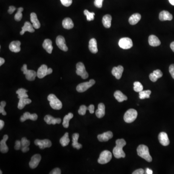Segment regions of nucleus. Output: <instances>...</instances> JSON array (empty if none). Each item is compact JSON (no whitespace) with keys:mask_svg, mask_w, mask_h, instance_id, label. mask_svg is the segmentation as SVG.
<instances>
[{"mask_svg":"<svg viewBox=\"0 0 174 174\" xmlns=\"http://www.w3.org/2000/svg\"><path fill=\"white\" fill-rule=\"evenodd\" d=\"M56 44L57 45L59 48L64 51H67L68 50V48L66 44V40L63 36L59 35L56 38Z\"/></svg>","mask_w":174,"mask_h":174,"instance_id":"10","label":"nucleus"},{"mask_svg":"<svg viewBox=\"0 0 174 174\" xmlns=\"http://www.w3.org/2000/svg\"><path fill=\"white\" fill-rule=\"evenodd\" d=\"M89 48L92 53L96 54L98 52L97 41L95 38H92L89 42Z\"/></svg>","mask_w":174,"mask_h":174,"instance_id":"27","label":"nucleus"},{"mask_svg":"<svg viewBox=\"0 0 174 174\" xmlns=\"http://www.w3.org/2000/svg\"><path fill=\"white\" fill-rule=\"evenodd\" d=\"M84 14L86 16L87 20L88 21H91L94 19L95 13L94 12H90L88 10H85Z\"/></svg>","mask_w":174,"mask_h":174,"instance_id":"38","label":"nucleus"},{"mask_svg":"<svg viewBox=\"0 0 174 174\" xmlns=\"http://www.w3.org/2000/svg\"><path fill=\"white\" fill-rule=\"evenodd\" d=\"M48 68L45 64H43L38 69L37 76L39 78H43L48 75Z\"/></svg>","mask_w":174,"mask_h":174,"instance_id":"14","label":"nucleus"},{"mask_svg":"<svg viewBox=\"0 0 174 174\" xmlns=\"http://www.w3.org/2000/svg\"><path fill=\"white\" fill-rule=\"evenodd\" d=\"M112 16L110 15H106L103 16L102 23L105 28H109L111 26Z\"/></svg>","mask_w":174,"mask_h":174,"instance_id":"31","label":"nucleus"},{"mask_svg":"<svg viewBox=\"0 0 174 174\" xmlns=\"http://www.w3.org/2000/svg\"><path fill=\"white\" fill-rule=\"evenodd\" d=\"M61 3L66 7L70 6L72 4V0H60Z\"/></svg>","mask_w":174,"mask_h":174,"instance_id":"44","label":"nucleus"},{"mask_svg":"<svg viewBox=\"0 0 174 174\" xmlns=\"http://www.w3.org/2000/svg\"><path fill=\"white\" fill-rule=\"evenodd\" d=\"M34 27H33V25L31 24L30 22L26 21L25 22L24 25L22 27V30L20 32V35H23L26 32H29L30 33H34Z\"/></svg>","mask_w":174,"mask_h":174,"instance_id":"20","label":"nucleus"},{"mask_svg":"<svg viewBox=\"0 0 174 174\" xmlns=\"http://www.w3.org/2000/svg\"><path fill=\"white\" fill-rule=\"evenodd\" d=\"M76 73L78 76H80L84 80L89 77V74L86 71L85 67L82 62H78L76 64Z\"/></svg>","mask_w":174,"mask_h":174,"instance_id":"7","label":"nucleus"},{"mask_svg":"<svg viewBox=\"0 0 174 174\" xmlns=\"http://www.w3.org/2000/svg\"><path fill=\"white\" fill-rule=\"evenodd\" d=\"M5 125V123L2 120H0V130H2Z\"/></svg>","mask_w":174,"mask_h":174,"instance_id":"55","label":"nucleus"},{"mask_svg":"<svg viewBox=\"0 0 174 174\" xmlns=\"http://www.w3.org/2000/svg\"><path fill=\"white\" fill-rule=\"evenodd\" d=\"M74 26V23L70 18H66L62 21V26L66 29H71Z\"/></svg>","mask_w":174,"mask_h":174,"instance_id":"30","label":"nucleus"},{"mask_svg":"<svg viewBox=\"0 0 174 174\" xmlns=\"http://www.w3.org/2000/svg\"><path fill=\"white\" fill-rule=\"evenodd\" d=\"M114 96L119 102H123V101L127 100V97L120 91H115Z\"/></svg>","mask_w":174,"mask_h":174,"instance_id":"32","label":"nucleus"},{"mask_svg":"<svg viewBox=\"0 0 174 174\" xmlns=\"http://www.w3.org/2000/svg\"><path fill=\"white\" fill-rule=\"evenodd\" d=\"M173 19V16L167 11H162L159 14V20L161 21L171 20Z\"/></svg>","mask_w":174,"mask_h":174,"instance_id":"21","label":"nucleus"},{"mask_svg":"<svg viewBox=\"0 0 174 174\" xmlns=\"http://www.w3.org/2000/svg\"><path fill=\"white\" fill-rule=\"evenodd\" d=\"M146 174H153V171L152 170L150 169V168H147Z\"/></svg>","mask_w":174,"mask_h":174,"instance_id":"56","label":"nucleus"},{"mask_svg":"<svg viewBox=\"0 0 174 174\" xmlns=\"http://www.w3.org/2000/svg\"><path fill=\"white\" fill-rule=\"evenodd\" d=\"M38 119L37 115L36 114H31L29 112H26L23 114V115L20 117V121L21 122H25L27 119H31V120H37Z\"/></svg>","mask_w":174,"mask_h":174,"instance_id":"18","label":"nucleus"},{"mask_svg":"<svg viewBox=\"0 0 174 174\" xmlns=\"http://www.w3.org/2000/svg\"><path fill=\"white\" fill-rule=\"evenodd\" d=\"M70 140L69 138V134L66 133L64 136L60 139V143L62 147H66L69 144Z\"/></svg>","mask_w":174,"mask_h":174,"instance_id":"35","label":"nucleus"},{"mask_svg":"<svg viewBox=\"0 0 174 174\" xmlns=\"http://www.w3.org/2000/svg\"><path fill=\"white\" fill-rule=\"evenodd\" d=\"M50 106L55 110H60L62 107V103L53 94H50L48 97Z\"/></svg>","mask_w":174,"mask_h":174,"instance_id":"3","label":"nucleus"},{"mask_svg":"<svg viewBox=\"0 0 174 174\" xmlns=\"http://www.w3.org/2000/svg\"><path fill=\"white\" fill-rule=\"evenodd\" d=\"M89 111H90V113H94V105H91L89 106Z\"/></svg>","mask_w":174,"mask_h":174,"instance_id":"53","label":"nucleus"},{"mask_svg":"<svg viewBox=\"0 0 174 174\" xmlns=\"http://www.w3.org/2000/svg\"><path fill=\"white\" fill-rule=\"evenodd\" d=\"M0 174H2V172L1 170L0 171Z\"/></svg>","mask_w":174,"mask_h":174,"instance_id":"61","label":"nucleus"},{"mask_svg":"<svg viewBox=\"0 0 174 174\" xmlns=\"http://www.w3.org/2000/svg\"><path fill=\"white\" fill-rule=\"evenodd\" d=\"M145 172L144 170L143 169H139L136 170L132 173L133 174H143Z\"/></svg>","mask_w":174,"mask_h":174,"instance_id":"51","label":"nucleus"},{"mask_svg":"<svg viewBox=\"0 0 174 174\" xmlns=\"http://www.w3.org/2000/svg\"><path fill=\"white\" fill-rule=\"evenodd\" d=\"M148 43L152 47H157L161 44V41L156 36L151 35L148 37Z\"/></svg>","mask_w":174,"mask_h":174,"instance_id":"25","label":"nucleus"},{"mask_svg":"<svg viewBox=\"0 0 174 174\" xmlns=\"http://www.w3.org/2000/svg\"><path fill=\"white\" fill-rule=\"evenodd\" d=\"M170 3L174 6V0H169Z\"/></svg>","mask_w":174,"mask_h":174,"instance_id":"60","label":"nucleus"},{"mask_svg":"<svg viewBox=\"0 0 174 174\" xmlns=\"http://www.w3.org/2000/svg\"><path fill=\"white\" fill-rule=\"evenodd\" d=\"M16 8L14 6H10L9 7V9L8 10V12L9 14H12L14 13V11L16 10Z\"/></svg>","mask_w":174,"mask_h":174,"instance_id":"52","label":"nucleus"},{"mask_svg":"<svg viewBox=\"0 0 174 174\" xmlns=\"http://www.w3.org/2000/svg\"><path fill=\"white\" fill-rule=\"evenodd\" d=\"M153 73H154L155 75L157 76L158 78H161V77H162V72L161 70H159V69H157V70H155L153 72Z\"/></svg>","mask_w":174,"mask_h":174,"instance_id":"47","label":"nucleus"},{"mask_svg":"<svg viewBox=\"0 0 174 174\" xmlns=\"http://www.w3.org/2000/svg\"><path fill=\"white\" fill-rule=\"evenodd\" d=\"M30 21L32 23L33 27L34 29H38L41 26L40 22L38 20L37 16L35 13H32L30 15Z\"/></svg>","mask_w":174,"mask_h":174,"instance_id":"23","label":"nucleus"},{"mask_svg":"<svg viewBox=\"0 0 174 174\" xmlns=\"http://www.w3.org/2000/svg\"><path fill=\"white\" fill-rule=\"evenodd\" d=\"M137 152L138 155L145 159V160L148 162L152 161V157L150 155L148 147L146 145H139L137 148Z\"/></svg>","mask_w":174,"mask_h":174,"instance_id":"2","label":"nucleus"},{"mask_svg":"<svg viewBox=\"0 0 174 174\" xmlns=\"http://www.w3.org/2000/svg\"><path fill=\"white\" fill-rule=\"evenodd\" d=\"M43 47L47 51V52L49 54H51L53 50L52 43L51 40L49 39H45L43 44Z\"/></svg>","mask_w":174,"mask_h":174,"instance_id":"26","label":"nucleus"},{"mask_svg":"<svg viewBox=\"0 0 174 174\" xmlns=\"http://www.w3.org/2000/svg\"><path fill=\"white\" fill-rule=\"evenodd\" d=\"M20 45H21V43L20 41H13L10 44L9 48L11 50V51L15 53L19 52L21 49Z\"/></svg>","mask_w":174,"mask_h":174,"instance_id":"19","label":"nucleus"},{"mask_svg":"<svg viewBox=\"0 0 174 174\" xmlns=\"http://www.w3.org/2000/svg\"><path fill=\"white\" fill-rule=\"evenodd\" d=\"M119 45L123 49H128L132 47L133 44L132 40L130 38L124 37L119 40Z\"/></svg>","mask_w":174,"mask_h":174,"instance_id":"9","label":"nucleus"},{"mask_svg":"<svg viewBox=\"0 0 174 174\" xmlns=\"http://www.w3.org/2000/svg\"><path fill=\"white\" fill-rule=\"evenodd\" d=\"M31 103H32V100L28 98L20 99L18 103V108L19 109H22L24 108L26 105L30 104Z\"/></svg>","mask_w":174,"mask_h":174,"instance_id":"33","label":"nucleus"},{"mask_svg":"<svg viewBox=\"0 0 174 174\" xmlns=\"http://www.w3.org/2000/svg\"><path fill=\"white\" fill-rule=\"evenodd\" d=\"M170 48L171 49H172V51L174 52V41L171 43Z\"/></svg>","mask_w":174,"mask_h":174,"instance_id":"58","label":"nucleus"},{"mask_svg":"<svg viewBox=\"0 0 174 174\" xmlns=\"http://www.w3.org/2000/svg\"><path fill=\"white\" fill-rule=\"evenodd\" d=\"M41 156L40 154H35L32 157L29 162V166L30 168L34 169L38 165L39 162L41 161Z\"/></svg>","mask_w":174,"mask_h":174,"instance_id":"12","label":"nucleus"},{"mask_svg":"<svg viewBox=\"0 0 174 174\" xmlns=\"http://www.w3.org/2000/svg\"><path fill=\"white\" fill-rule=\"evenodd\" d=\"M158 139L161 144H162V146H167L169 144V139L166 133L161 132L159 133Z\"/></svg>","mask_w":174,"mask_h":174,"instance_id":"13","label":"nucleus"},{"mask_svg":"<svg viewBox=\"0 0 174 174\" xmlns=\"http://www.w3.org/2000/svg\"><path fill=\"white\" fill-rule=\"evenodd\" d=\"M133 86H134L133 90L136 92H139L143 90V87L141 83L138 82V81L134 82L133 83Z\"/></svg>","mask_w":174,"mask_h":174,"instance_id":"40","label":"nucleus"},{"mask_svg":"<svg viewBox=\"0 0 174 174\" xmlns=\"http://www.w3.org/2000/svg\"><path fill=\"white\" fill-rule=\"evenodd\" d=\"M34 144L36 146H38L40 149H44L46 147H49L51 146V142L48 139L39 140L36 139L34 141Z\"/></svg>","mask_w":174,"mask_h":174,"instance_id":"11","label":"nucleus"},{"mask_svg":"<svg viewBox=\"0 0 174 174\" xmlns=\"http://www.w3.org/2000/svg\"><path fill=\"white\" fill-rule=\"evenodd\" d=\"M87 110H89V107H87L85 105H81L78 111V114L80 115H85Z\"/></svg>","mask_w":174,"mask_h":174,"instance_id":"41","label":"nucleus"},{"mask_svg":"<svg viewBox=\"0 0 174 174\" xmlns=\"http://www.w3.org/2000/svg\"><path fill=\"white\" fill-rule=\"evenodd\" d=\"M50 174H61V170L60 168H56L54 169L52 171H51Z\"/></svg>","mask_w":174,"mask_h":174,"instance_id":"50","label":"nucleus"},{"mask_svg":"<svg viewBox=\"0 0 174 174\" xmlns=\"http://www.w3.org/2000/svg\"><path fill=\"white\" fill-rule=\"evenodd\" d=\"M80 135L78 133H75L72 136V146L77 150H80L82 147V145L78 143V139Z\"/></svg>","mask_w":174,"mask_h":174,"instance_id":"28","label":"nucleus"},{"mask_svg":"<svg viewBox=\"0 0 174 174\" xmlns=\"http://www.w3.org/2000/svg\"><path fill=\"white\" fill-rule=\"evenodd\" d=\"M23 11V8L22 7H20L18 8V11L16 12V14L15 15V20L16 21H20L21 20L22 18V12Z\"/></svg>","mask_w":174,"mask_h":174,"instance_id":"39","label":"nucleus"},{"mask_svg":"<svg viewBox=\"0 0 174 174\" xmlns=\"http://www.w3.org/2000/svg\"><path fill=\"white\" fill-rule=\"evenodd\" d=\"M113 134L112 132L108 131L102 134H99L97 136V138L100 142H106L111 139L113 137Z\"/></svg>","mask_w":174,"mask_h":174,"instance_id":"16","label":"nucleus"},{"mask_svg":"<svg viewBox=\"0 0 174 174\" xmlns=\"http://www.w3.org/2000/svg\"><path fill=\"white\" fill-rule=\"evenodd\" d=\"M151 92L150 90L142 91L139 92V97L140 99H144L150 97Z\"/></svg>","mask_w":174,"mask_h":174,"instance_id":"37","label":"nucleus"},{"mask_svg":"<svg viewBox=\"0 0 174 174\" xmlns=\"http://www.w3.org/2000/svg\"><path fill=\"white\" fill-rule=\"evenodd\" d=\"M123 67L122 66H118L114 67L112 70V74L113 76L117 78V80H119L122 77L123 72Z\"/></svg>","mask_w":174,"mask_h":174,"instance_id":"15","label":"nucleus"},{"mask_svg":"<svg viewBox=\"0 0 174 174\" xmlns=\"http://www.w3.org/2000/svg\"><path fill=\"white\" fill-rule=\"evenodd\" d=\"M21 147V143L20 140H16L15 145V149L16 150H20Z\"/></svg>","mask_w":174,"mask_h":174,"instance_id":"48","label":"nucleus"},{"mask_svg":"<svg viewBox=\"0 0 174 174\" xmlns=\"http://www.w3.org/2000/svg\"><path fill=\"white\" fill-rule=\"evenodd\" d=\"M5 62V60L4 58H0V66H2Z\"/></svg>","mask_w":174,"mask_h":174,"instance_id":"57","label":"nucleus"},{"mask_svg":"<svg viewBox=\"0 0 174 174\" xmlns=\"http://www.w3.org/2000/svg\"><path fill=\"white\" fill-rule=\"evenodd\" d=\"M21 147H29L30 145V141L28 140L26 137H23L21 139Z\"/></svg>","mask_w":174,"mask_h":174,"instance_id":"43","label":"nucleus"},{"mask_svg":"<svg viewBox=\"0 0 174 174\" xmlns=\"http://www.w3.org/2000/svg\"><path fill=\"white\" fill-rule=\"evenodd\" d=\"M95 83V81L94 80H91L89 82L80 83L76 87V91L79 92H85L88 89L94 85Z\"/></svg>","mask_w":174,"mask_h":174,"instance_id":"8","label":"nucleus"},{"mask_svg":"<svg viewBox=\"0 0 174 174\" xmlns=\"http://www.w3.org/2000/svg\"><path fill=\"white\" fill-rule=\"evenodd\" d=\"M149 77H150V79L153 82H156L158 79L157 76L153 73L150 74V76H149Z\"/></svg>","mask_w":174,"mask_h":174,"instance_id":"46","label":"nucleus"},{"mask_svg":"<svg viewBox=\"0 0 174 174\" xmlns=\"http://www.w3.org/2000/svg\"><path fill=\"white\" fill-rule=\"evenodd\" d=\"M53 70L51 68H48V75H50V74H51L52 73Z\"/></svg>","mask_w":174,"mask_h":174,"instance_id":"59","label":"nucleus"},{"mask_svg":"<svg viewBox=\"0 0 174 174\" xmlns=\"http://www.w3.org/2000/svg\"><path fill=\"white\" fill-rule=\"evenodd\" d=\"M8 139V136L6 134L5 135L3 139L0 142V151L2 153H7L8 151V147L6 144V142Z\"/></svg>","mask_w":174,"mask_h":174,"instance_id":"22","label":"nucleus"},{"mask_svg":"<svg viewBox=\"0 0 174 174\" xmlns=\"http://www.w3.org/2000/svg\"><path fill=\"white\" fill-rule=\"evenodd\" d=\"M112 157V153L109 151L106 150L103 151L100 155L99 158L98 160V163L102 165L107 164L111 161Z\"/></svg>","mask_w":174,"mask_h":174,"instance_id":"5","label":"nucleus"},{"mask_svg":"<svg viewBox=\"0 0 174 174\" xmlns=\"http://www.w3.org/2000/svg\"><path fill=\"white\" fill-rule=\"evenodd\" d=\"M6 103L5 101H2L0 103V113L2 114V115H6V112L5 111L4 108L6 106Z\"/></svg>","mask_w":174,"mask_h":174,"instance_id":"42","label":"nucleus"},{"mask_svg":"<svg viewBox=\"0 0 174 174\" xmlns=\"http://www.w3.org/2000/svg\"><path fill=\"white\" fill-rule=\"evenodd\" d=\"M30 148L29 147H21V151L23 152H28V151H29Z\"/></svg>","mask_w":174,"mask_h":174,"instance_id":"54","label":"nucleus"},{"mask_svg":"<svg viewBox=\"0 0 174 174\" xmlns=\"http://www.w3.org/2000/svg\"><path fill=\"white\" fill-rule=\"evenodd\" d=\"M116 146L113 150V153L115 157L117 159L125 158V153L123 151V147L126 145V142L123 139H119L116 140Z\"/></svg>","mask_w":174,"mask_h":174,"instance_id":"1","label":"nucleus"},{"mask_svg":"<svg viewBox=\"0 0 174 174\" xmlns=\"http://www.w3.org/2000/svg\"><path fill=\"white\" fill-rule=\"evenodd\" d=\"M137 112L134 109H130L126 111L124 116V120L126 123H132L136 120L137 117Z\"/></svg>","mask_w":174,"mask_h":174,"instance_id":"4","label":"nucleus"},{"mask_svg":"<svg viewBox=\"0 0 174 174\" xmlns=\"http://www.w3.org/2000/svg\"><path fill=\"white\" fill-rule=\"evenodd\" d=\"M21 70L25 75V77L28 80L34 81L35 80V77L37 76V73L34 70H28L26 64H24Z\"/></svg>","mask_w":174,"mask_h":174,"instance_id":"6","label":"nucleus"},{"mask_svg":"<svg viewBox=\"0 0 174 174\" xmlns=\"http://www.w3.org/2000/svg\"><path fill=\"white\" fill-rule=\"evenodd\" d=\"M169 70L170 73L172 78L174 80V64H171L170 66Z\"/></svg>","mask_w":174,"mask_h":174,"instance_id":"49","label":"nucleus"},{"mask_svg":"<svg viewBox=\"0 0 174 174\" xmlns=\"http://www.w3.org/2000/svg\"><path fill=\"white\" fill-rule=\"evenodd\" d=\"M27 91H28L26 90L25 89H23V88L19 89L16 91V94H18V98L20 99L28 98V95L26 93Z\"/></svg>","mask_w":174,"mask_h":174,"instance_id":"36","label":"nucleus"},{"mask_svg":"<svg viewBox=\"0 0 174 174\" xmlns=\"http://www.w3.org/2000/svg\"><path fill=\"white\" fill-rule=\"evenodd\" d=\"M95 114L98 118H102L105 115V105L103 103L98 105V109L95 112Z\"/></svg>","mask_w":174,"mask_h":174,"instance_id":"24","label":"nucleus"},{"mask_svg":"<svg viewBox=\"0 0 174 174\" xmlns=\"http://www.w3.org/2000/svg\"><path fill=\"white\" fill-rule=\"evenodd\" d=\"M141 18V16L140 14L136 13L130 16L129 19V22L130 24L133 25L137 24L140 21Z\"/></svg>","mask_w":174,"mask_h":174,"instance_id":"29","label":"nucleus"},{"mask_svg":"<svg viewBox=\"0 0 174 174\" xmlns=\"http://www.w3.org/2000/svg\"><path fill=\"white\" fill-rule=\"evenodd\" d=\"M44 120L47 124H53L55 125L56 124H60L61 123V120L60 118H54V117L49 115H47L44 118Z\"/></svg>","mask_w":174,"mask_h":174,"instance_id":"17","label":"nucleus"},{"mask_svg":"<svg viewBox=\"0 0 174 174\" xmlns=\"http://www.w3.org/2000/svg\"><path fill=\"white\" fill-rule=\"evenodd\" d=\"M73 116L74 115L72 113H69L68 114L65 116L64 118H63V123H62V125L64 128H68L69 127V121H70V119H72L73 118Z\"/></svg>","mask_w":174,"mask_h":174,"instance_id":"34","label":"nucleus"},{"mask_svg":"<svg viewBox=\"0 0 174 174\" xmlns=\"http://www.w3.org/2000/svg\"><path fill=\"white\" fill-rule=\"evenodd\" d=\"M104 0H95L94 5L95 6L98 8H101L103 5V2Z\"/></svg>","mask_w":174,"mask_h":174,"instance_id":"45","label":"nucleus"}]
</instances>
